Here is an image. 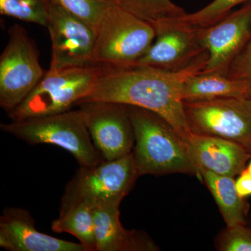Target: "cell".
<instances>
[{"mask_svg": "<svg viewBox=\"0 0 251 251\" xmlns=\"http://www.w3.org/2000/svg\"><path fill=\"white\" fill-rule=\"evenodd\" d=\"M106 1H110V2H115V0H106Z\"/></svg>", "mask_w": 251, "mask_h": 251, "instance_id": "cell-27", "label": "cell"}, {"mask_svg": "<svg viewBox=\"0 0 251 251\" xmlns=\"http://www.w3.org/2000/svg\"><path fill=\"white\" fill-rule=\"evenodd\" d=\"M85 20L97 28L104 10L110 1L106 0H49Z\"/></svg>", "mask_w": 251, "mask_h": 251, "instance_id": "cell-23", "label": "cell"}, {"mask_svg": "<svg viewBox=\"0 0 251 251\" xmlns=\"http://www.w3.org/2000/svg\"><path fill=\"white\" fill-rule=\"evenodd\" d=\"M155 36L151 24L110 1L96 28L93 62L106 69L134 65Z\"/></svg>", "mask_w": 251, "mask_h": 251, "instance_id": "cell-3", "label": "cell"}, {"mask_svg": "<svg viewBox=\"0 0 251 251\" xmlns=\"http://www.w3.org/2000/svg\"><path fill=\"white\" fill-rule=\"evenodd\" d=\"M207 59L206 52L191 66L177 72L138 65L105 68L93 92L80 103L115 102L146 109L169 122L186 140L193 132L181 97L183 84L191 74L202 72Z\"/></svg>", "mask_w": 251, "mask_h": 251, "instance_id": "cell-1", "label": "cell"}, {"mask_svg": "<svg viewBox=\"0 0 251 251\" xmlns=\"http://www.w3.org/2000/svg\"><path fill=\"white\" fill-rule=\"evenodd\" d=\"M186 143L198 171L202 168L234 177L251 159V153L240 145L219 137L193 133Z\"/></svg>", "mask_w": 251, "mask_h": 251, "instance_id": "cell-14", "label": "cell"}, {"mask_svg": "<svg viewBox=\"0 0 251 251\" xmlns=\"http://www.w3.org/2000/svg\"><path fill=\"white\" fill-rule=\"evenodd\" d=\"M198 174L215 200L226 226L247 224L249 206L238 194L234 177L202 168L198 170Z\"/></svg>", "mask_w": 251, "mask_h": 251, "instance_id": "cell-17", "label": "cell"}, {"mask_svg": "<svg viewBox=\"0 0 251 251\" xmlns=\"http://www.w3.org/2000/svg\"><path fill=\"white\" fill-rule=\"evenodd\" d=\"M151 25L156 33L154 41L134 65L177 72L191 66L206 52L201 44L199 27L180 18Z\"/></svg>", "mask_w": 251, "mask_h": 251, "instance_id": "cell-11", "label": "cell"}, {"mask_svg": "<svg viewBox=\"0 0 251 251\" xmlns=\"http://www.w3.org/2000/svg\"><path fill=\"white\" fill-rule=\"evenodd\" d=\"M247 1L248 0H214L196 12L186 13L180 19L197 27H208L219 22L230 13L236 6Z\"/></svg>", "mask_w": 251, "mask_h": 251, "instance_id": "cell-21", "label": "cell"}, {"mask_svg": "<svg viewBox=\"0 0 251 251\" xmlns=\"http://www.w3.org/2000/svg\"><path fill=\"white\" fill-rule=\"evenodd\" d=\"M35 43L25 29L14 25L0 56V105L9 112L18 106L44 74Z\"/></svg>", "mask_w": 251, "mask_h": 251, "instance_id": "cell-7", "label": "cell"}, {"mask_svg": "<svg viewBox=\"0 0 251 251\" xmlns=\"http://www.w3.org/2000/svg\"><path fill=\"white\" fill-rule=\"evenodd\" d=\"M0 14L46 27L49 0H0Z\"/></svg>", "mask_w": 251, "mask_h": 251, "instance_id": "cell-20", "label": "cell"}, {"mask_svg": "<svg viewBox=\"0 0 251 251\" xmlns=\"http://www.w3.org/2000/svg\"><path fill=\"white\" fill-rule=\"evenodd\" d=\"M51 227L57 233L66 232L76 237L86 251H97L93 211L85 203L60 209L59 217L52 221Z\"/></svg>", "mask_w": 251, "mask_h": 251, "instance_id": "cell-18", "label": "cell"}, {"mask_svg": "<svg viewBox=\"0 0 251 251\" xmlns=\"http://www.w3.org/2000/svg\"><path fill=\"white\" fill-rule=\"evenodd\" d=\"M139 176L133 153L97 166L80 167L66 186L60 209L84 202L93 208L120 204L133 187Z\"/></svg>", "mask_w": 251, "mask_h": 251, "instance_id": "cell-6", "label": "cell"}, {"mask_svg": "<svg viewBox=\"0 0 251 251\" xmlns=\"http://www.w3.org/2000/svg\"><path fill=\"white\" fill-rule=\"evenodd\" d=\"M128 107L135 134L132 153L139 176L168 173L198 176L186 140L169 122L146 109Z\"/></svg>", "mask_w": 251, "mask_h": 251, "instance_id": "cell-2", "label": "cell"}, {"mask_svg": "<svg viewBox=\"0 0 251 251\" xmlns=\"http://www.w3.org/2000/svg\"><path fill=\"white\" fill-rule=\"evenodd\" d=\"M235 186L238 194L242 199L251 196V173L247 168L239 175L235 181Z\"/></svg>", "mask_w": 251, "mask_h": 251, "instance_id": "cell-25", "label": "cell"}, {"mask_svg": "<svg viewBox=\"0 0 251 251\" xmlns=\"http://www.w3.org/2000/svg\"><path fill=\"white\" fill-rule=\"evenodd\" d=\"M193 133L229 140L251 153V97L184 101Z\"/></svg>", "mask_w": 251, "mask_h": 251, "instance_id": "cell-8", "label": "cell"}, {"mask_svg": "<svg viewBox=\"0 0 251 251\" xmlns=\"http://www.w3.org/2000/svg\"><path fill=\"white\" fill-rule=\"evenodd\" d=\"M199 34L208 52L202 72L226 75L229 66L251 40V0L215 24L199 27Z\"/></svg>", "mask_w": 251, "mask_h": 251, "instance_id": "cell-12", "label": "cell"}, {"mask_svg": "<svg viewBox=\"0 0 251 251\" xmlns=\"http://www.w3.org/2000/svg\"><path fill=\"white\" fill-rule=\"evenodd\" d=\"M120 204H105L92 208L96 251H158V247L148 234L123 227L120 219Z\"/></svg>", "mask_w": 251, "mask_h": 251, "instance_id": "cell-15", "label": "cell"}, {"mask_svg": "<svg viewBox=\"0 0 251 251\" xmlns=\"http://www.w3.org/2000/svg\"><path fill=\"white\" fill-rule=\"evenodd\" d=\"M46 27L52 45L50 70L94 65L96 28L59 4L49 1Z\"/></svg>", "mask_w": 251, "mask_h": 251, "instance_id": "cell-9", "label": "cell"}, {"mask_svg": "<svg viewBox=\"0 0 251 251\" xmlns=\"http://www.w3.org/2000/svg\"><path fill=\"white\" fill-rule=\"evenodd\" d=\"M105 69L97 64L49 69L22 103L7 112L8 116L11 121H21L72 110L93 92Z\"/></svg>", "mask_w": 251, "mask_h": 251, "instance_id": "cell-4", "label": "cell"}, {"mask_svg": "<svg viewBox=\"0 0 251 251\" xmlns=\"http://www.w3.org/2000/svg\"><path fill=\"white\" fill-rule=\"evenodd\" d=\"M247 168L248 171L250 172V173H251V160L250 163H249V164L248 165V166H247Z\"/></svg>", "mask_w": 251, "mask_h": 251, "instance_id": "cell-26", "label": "cell"}, {"mask_svg": "<svg viewBox=\"0 0 251 251\" xmlns=\"http://www.w3.org/2000/svg\"><path fill=\"white\" fill-rule=\"evenodd\" d=\"M0 247L9 251H86L80 244L42 233L29 211L6 208L0 217Z\"/></svg>", "mask_w": 251, "mask_h": 251, "instance_id": "cell-13", "label": "cell"}, {"mask_svg": "<svg viewBox=\"0 0 251 251\" xmlns=\"http://www.w3.org/2000/svg\"><path fill=\"white\" fill-rule=\"evenodd\" d=\"M251 97V82L232 78L220 73L199 72L184 81L181 90L184 101Z\"/></svg>", "mask_w": 251, "mask_h": 251, "instance_id": "cell-16", "label": "cell"}, {"mask_svg": "<svg viewBox=\"0 0 251 251\" xmlns=\"http://www.w3.org/2000/svg\"><path fill=\"white\" fill-rule=\"evenodd\" d=\"M114 3L151 25L179 18L186 14L171 0H115Z\"/></svg>", "mask_w": 251, "mask_h": 251, "instance_id": "cell-19", "label": "cell"}, {"mask_svg": "<svg viewBox=\"0 0 251 251\" xmlns=\"http://www.w3.org/2000/svg\"><path fill=\"white\" fill-rule=\"evenodd\" d=\"M94 147L104 161H114L133 152L135 134L129 107L108 101L78 104Z\"/></svg>", "mask_w": 251, "mask_h": 251, "instance_id": "cell-10", "label": "cell"}, {"mask_svg": "<svg viewBox=\"0 0 251 251\" xmlns=\"http://www.w3.org/2000/svg\"><path fill=\"white\" fill-rule=\"evenodd\" d=\"M0 128L31 145H57L72 153L80 167L90 168L104 161L92 143L80 109L3 123Z\"/></svg>", "mask_w": 251, "mask_h": 251, "instance_id": "cell-5", "label": "cell"}, {"mask_svg": "<svg viewBox=\"0 0 251 251\" xmlns=\"http://www.w3.org/2000/svg\"><path fill=\"white\" fill-rule=\"evenodd\" d=\"M216 247L220 251H251V227L246 224L227 226L218 236Z\"/></svg>", "mask_w": 251, "mask_h": 251, "instance_id": "cell-22", "label": "cell"}, {"mask_svg": "<svg viewBox=\"0 0 251 251\" xmlns=\"http://www.w3.org/2000/svg\"><path fill=\"white\" fill-rule=\"evenodd\" d=\"M226 75L251 82V40L229 66Z\"/></svg>", "mask_w": 251, "mask_h": 251, "instance_id": "cell-24", "label": "cell"}]
</instances>
